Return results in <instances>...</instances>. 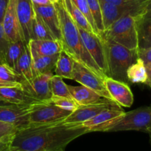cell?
<instances>
[{
	"label": "cell",
	"instance_id": "cell-1",
	"mask_svg": "<svg viewBox=\"0 0 151 151\" xmlns=\"http://www.w3.org/2000/svg\"><path fill=\"white\" fill-rule=\"evenodd\" d=\"M89 133L81 124L56 123L32 125L17 131L10 147L26 151H47L65 148L75 139Z\"/></svg>",
	"mask_w": 151,
	"mask_h": 151
},
{
	"label": "cell",
	"instance_id": "cell-2",
	"mask_svg": "<svg viewBox=\"0 0 151 151\" xmlns=\"http://www.w3.org/2000/svg\"><path fill=\"white\" fill-rule=\"evenodd\" d=\"M54 4L57 10L60 22L61 33L60 41L63 47V51L70 56L75 61L83 65L104 80L107 76L100 70L87 51L83 42L79 28L66 11L63 0H58Z\"/></svg>",
	"mask_w": 151,
	"mask_h": 151
},
{
	"label": "cell",
	"instance_id": "cell-3",
	"mask_svg": "<svg viewBox=\"0 0 151 151\" xmlns=\"http://www.w3.org/2000/svg\"><path fill=\"white\" fill-rule=\"evenodd\" d=\"M107 61V77L128 84L127 70L138 58L137 50H129L110 40L103 39Z\"/></svg>",
	"mask_w": 151,
	"mask_h": 151
},
{
	"label": "cell",
	"instance_id": "cell-4",
	"mask_svg": "<svg viewBox=\"0 0 151 151\" xmlns=\"http://www.w3.org/2000/svg\"><path fill=\"white\" fill-rule=\"evenodd\" d=\"M103 39L110 40L129 50H138V35L135 16L126 15L118 19L109 29L100 33Z\"/></svg>",
	"mask_w": 151,
	"mask_h": 151
},
{
	"label": "cell",
	"instance_id": "cell-5",
	"mask_svg": "<svg viewBox=\"0 0 151 151\" xmlns=\"http://www.w3.org/2000/svg\"><path fill=\"white\" fill-rule=\"evenodd\" d=\"M71 113L52 102L35 101L29 104V123L32 125L56 123L64 120Z\"/></svg>",
	"mask_w": 151,
	"mask_h": 151
},
{
	"label": "cell",
	"instance_id": "cell-6",
	"mask_svg": "<svg viewBox=\"0 0 151 151\" xmlns=\"http://www.w3.org/2000/svg\"><path fill=\"white\" fill-rule=\"evenodd\" d=\"M151 124V106H143L135 110L125 112L120 119L109 132L138 131L147 132Z\"/></svg>",
	"mask_w": 151,
	"mask_h": 151
},
{
	"label": "cell",
	"instance_id": "cell-7",
	"mask_svg": "<svg viewBox=\"0 0 151 151\" xmlns=\"http://www.w3.org/2000/svg\"><path fill=\"white\" fill-rule=\"evenodd\" d=\"M53 73L41 74L29 81H24L22 88L27 96L38 102H51L50 79Z\"/></svg>",
	"mask_w": 151,
	"mask_h": 151
},
{
	"label": "cell",
	"instance_id": "cell-8",
	"mask_svg": "<svg viewBox=\"0 0 151 151\" xmlns=\"http://www.w3.org/2000/svg\"><path fill=\"white\" fill-rule=\"evenodd\" d=\"M83 42L100 70L107 76V61L104 41L100 35L79 28Z\"/></svg>",
	"mask_w": 151,
	"mask_h": 151
},
{
	"label": "cell",
	"instance_id": "cell-9",
	"mask_svg": "<svg viewBox=\"0 0 151 151\" xmlns=\"http://www.w3.org/2000/svg\"><path fill=\"white\" fill-rule=\"evenodd\" d=\"M72 80L94 91L103 98L113 101L105 86L103 80L97 76L95 73L76 61H75L74 65Z\"/></svg>",
	"mask_w": 151,
	"mask_h": 151
},
{
	"label": "cell",
	"instance_id": "cell-10",
	"mask_svg": "<svg viewBox=\"0 0 151 151\" xmlns=\"http://www.w3.org/2000/svg\"><path fill=\"white\" fill-rule=\"evenodd\" d=\"M124 114L125 111L121 109L120 106H116L100 112L81 125L86 128L89 132H109V130L122 118Z\"/></svg>",
	"mask_w": 151,
	"mask_h": 151
},
{
	"label": "cell",
	"instance_id": "cell-11",
	"mask_svg": "<svg viewBox=\"0 0 151 151\" xmlns=\"http://www.w3.org/2000/svg\"><path fill=\"white\" fill-rule=\"evenodd\" d=\"M118 106L114 101L103 98L100 103L95 104L80 106L78 109L70 114L64 120L65 124H82L91 119L100 112Z\"/></svg>",
	"mask_w": 151,
	"mask_h": 151
},
{
	"label": "cell",
	"instance_id": "cell-12",
	"mask_svg": "<svg viewBox=\"0 0 151 151\" xmlns=\"http://www.w3.org/2000/svg\"><path fill=\"white\" fill-rule=\"evenodd\" d=\"M8 104V103H7ZM29 105H0V121L11 124L19 130L29 125Z\"/></svg>",
	"mask_w": 151,
	"mask_h": 151
},
{
	"label": "cell",
	"instance_id": "cell-13",
	"mask_svg": "<svg viewBox=\"0 0 151 151\" xmlns=\"http://www.w3.org/2000/svg\"><path fill=\"white\" fill-rule=\"evenodd\" d=\"M103 16V22L104 30L109 29L111 25L116 21L126 15L137 16L142 12L145 11L139 7L132 6H119L106 1L105 0H99Z\"/></svg>",
	"mask_w": 151,
	"mask_h": 151
},
{
	"label": "cell",
	"instance_id": "cell-14",
	"mask_svg": "<svg viewBox=\"0 0 151 151\" xmlns=\"http://www.w3.org/2000/svg\"><path fill=\"white\" fill-rule=\"evenodd\" d=\"M105 86L111 100L119 106L130 108L134 103V94L128 83L116 81L110 77L103 80Z\"/></svg>",
	"mask_w": 151,
	"mask_h": 151
},
{
	"label": "cell",
	"instance_id": "cell-15",
	"mask_svg": "<svg viewBox=\"0 0 151 151\" xmlns=\"http://www.w3.org/2000/svg\"><path fill=\"white\" fill-rule=\"evenodd\" d=\"M16 5L17 0H9L8 5L2 22L4 32L10 42L18 41H24L23 34L18 18Z\"/></svg>",
	"mask_w": 151,
	"mask_h": 151
},
{
	"label": "cell",
	"instance_id": "cell-16",
	"mask_svg": "<svg viewBox=\"0 0 151 151\" xmlns=\"http://www.w3.org/2000/svg\"><path fill=\"white\" fill-rule=\"evenodd\" d=\"M16 9L24 41L28 44L32 38V23L35 13L33 4L31 0H17Z\"/></svg>",
	"mask_w": 151,
	"mask_h": 151
},
{
	"label": "cell",
	"instance_id": "cell-17",
	"mask_svg": "<svg viewBox=\"0 0 151 151\" xmlns=\"http://www.w3.org/2000/svg\"><path fill=\"white\" fill-rule=\"evenodd\" d=\"M138 35V50L151 47V10L135 16Z\"/></svg>",
	"mask_w": 151,
	"mask_h": 151
},
{
	"label": "cell",
	"instance_id": "cell-18",
	"mask_svg": "<svg viewBox=\"0 0 151 151\" xmlns=\"http://www.w3.org/2000/svg\"><path fill=\"white\" fill-rule=\"evenodd\" d=\"M33 8L42 18L44 22L51 31L54 38L60 41L61 33H60V22L55 4L46 6H38L33 4Z\"/></svg>",
	"mask_w": 151,
	"mask_h": 151
},
{
	"label": "cell",
	"instance_id": "cell-19",
	"mask_svg": "<svg viewBox=\"0 0 151 151\" xmlns=\"http://www.w3.org/2000/svg\"><path fill=\"white\" fill-rule=\"evenodd\" d=\"M29 50H30L32 68H33L35 76L41 74L55 73L56 62L58 58L59 54L55 55L47 56L38 54L35 50L30 48Z\"/></svg>",
	"mask_w": 151,
	"mask_h": 151
},
{
	"label": "cell",
	"instance_id": "cell-20",
	"mask_svg": "<svg viewBox=\"0 0 151 151\" xmlns=\"http://www.w3.org/2000/svg\"><path fill=\"white\" fill-rule=\"evenodd\" d=\"M0 101L14 105H29L35 100L26 94L22 86L0 88Z\"/></svg>",
	"mask_w": 151,
	"mask_h": 151
},
{
	"label": "cell",
	"instance_id": "cell-21",
	"mask_svg": "<svg viewBox=\"0 0 151 151\" xmlns=\"http://www.w3.org/2000/svg\"><path fill=\"white\" fill-rule=\"evenodd\" d=\"M69 92L72 98L78 103L79 106H87V105L95 104L100 103L103 99L98 94L89 88L84 86H69Z\"/></svg>",
	"mask_w": 151,
	"mask_h": 151
},
{
	"label": "cell",
	"instance_id": "cell-22",
	"mask_svg": "<svg viewBox=\"0 0 151 151\" xmlns=\"http://www.w3.org/2000/svg\"><path fill=\"white\" fill-rule=\"evenodd\" d=\"M29 48L42 55L52 56L60 54L63 51L61 41L58 40H33L28 43Z\"/></svg>",
	"mask_w": 151,
	"mask_h": 151
},
{
	"label": "cell",
	"instance_id": "cell-23",
	"mask_svg": "<svg viewBox=\"0 0 151 151\" xmlns=\"http://www.w3.org/2000/svg\"><path fill=\"white\" fill-rule=\"evenodd\" d=\"M15 71L20 75L24 81H29L35 77L32 68L30 50L28 44L25 46L23 52L18 60Z\"/></svg>",
	"mask_w": 151,
	"mask_h": 151
},
{
	"label": "cell",
	"instance_id": "cell-24",
	"mask_svg": "<svg viewBox=\"0 0 151 151\" xmlns=\"http://www.w3.org/2000/svg\"><path fill=\"white\" fill-rule=\"evenodd\" d=\"M75 60L64 51L60 52L56 62L55 74L62 78L72 80Z\"/></svg>",
	"mask_w": 151,
	"mask_h": 151
},
{
	"label": "cell",
	"instance_id": "cell-25",
	"mask_svg": "<svg viewBox=\"0 0 151 151\" xmlns=\"http://www.w3.org/2000/svg\"><path fill=\"white\" fill-rule=\"evenodd\" d=\"M63 2L66 11L68 12L70 17L72 18L75 24L78 27V28H81L84 30L88 31V32H94V29H93L92 27L91 26L88 21L87 20L85 16L81 13V10L72 2V0H63Z\"/></svg>",
	"mask_w": 151,
	"mask_h": 151
},
{
	"label": "cell",
	"instance_id": "cell-26",
	"mask_svg": "<svg viewBox=\"0 0 151 151\" xmlns=\"http://www.w3.org/2000/svg\"><path fill=\"white\" fill-rule=\"evenodd\" d=\"M22 77L5 63H0V88L22 86Z\"/></svg>",
	"mask_w": 151,
	"mask_h": 151
},
{
	"label": "cell",
	"instance_id": "cell-27",
	"mask_svg": "<svg viewBox=\"0 0 151 151\" xmlns=\"http://www.w3.org/2000/svg\"><path fill=\"white\" fill-rule=\"evenodd\" d=\"M128 83H145L147 79L146 66L142 60L137 58L127 70Z\"/></svg>",
	"mask_w": 151,
	"mask_h": 151
},
{
	"label": "cell",
	"instance_id": "cell-28",
	"mask_svg": "<svg viewBox=\"0 0 151 151\" xmlns=\"http://www.w3.org/2000/svg\"><path fill=\"white\" fill-rule=\"evenodd\" d=\"M34 19L32 23V38L33 40L55 39L47 25L39 14L34 10ZM56 40V39H55Z\"/></svg>",
	"mask_w": 151,
	"mask_h": 151
},
{
	"label": "cell",
	"instance_id": "cell-29",
	"mask_svg": "<svg viewBox=\"0 0 151 151\" xmlns=\"http://www.w3.org/2000/svg\"><path fill=\"white\" fill-rule=\"evenodd\" d=\"M26 45L27 44L22 41L10 42L6 52L4 63L15 70L18 60L23 52Z\"/></svg>",
	"mask_w": 151,
	"mask_h": 151
},
{
	"label": "cell",
	"instance_id": "cell-30",
	"mask_svg": "<svg viewBox=\"0 0 151 151\" xmlns=\"http://www.w3.org/2000/svg\"><path fill=\"white\" fill-rule=\"evenodd\" d=\"M63 78L58 75H53L50 79V89L52 97H72L69 87L63 81Z\"/></svg>",
	"mask_w": 151,
	"mask_h": 151
},
{
	"label": "cell",
	"instance_id": "cell-31",
	"mask_svg": "<svg viewBox=\"0 0 151 151\" xmlns=\"http://www.w3.org/2000/svg\"><path fill=\"white\" fill-rule=\"evenodd\" d=\"M88 3L94 23L99 32L100 33L104 31V27H103V16H102L100 1L99 0H88Z\"/></svg>",
	"mask_w": 151,
	"mask_h": 151
},
{
	"label": "cell",
	"instance_id": "cell-32",
	"mask_svg": "<svg viewBox=\"0 0 151 151\" xmlns=\"http://www.w3.org/2000/svg\"><path fill=\"white\" fill-rule=\"evenodd\" d=\"M50 101L60 109L70 112H73L80 106L72 97H52Z\"/></svg>",
	"mask_w": 151,
	"mask_h": 151
},
{
	"label": "cell",
	"instance_id": "cell-33",
	"mask_svg": "<svg viewBox=\"0 0 151 151\" xmlns=\"http://www.w3.org/2000/svg\"><path fill=\"white\" fill-rule=\"evenodd\" d=\"M72 1L75 4V6L81 10V13L85 16V17L88 21L91 26L92 27L94 32L96 34H97V35H100V32H99L98 29H97V27H96L95 23L94 22V19H93L92 16H91L89 6H88V0H72Z\"/></svg>",
	"mask_w": 151,
	"mask_h": 151
},
{
	"label": "cell",
	"instance_id": "cell-34",
	"mask_svg": "<svg viewBox=\"0 0 151 151\" xmlns=\"http://www.w3.org/2000/svg\"><path fill=\"white\" fill-rule=\"evenodd\" d=\"M18 131L19 128L13 125L0 121V141L6 142L10 144L12 139Z\"/></svg>",
	"mask_w": 151,
	"mask_h": 151
},
{
	"label": "cell",
	"instance_id": "cell-35",
	"mask_svg": "<svg viewBox=\"0 0 151 151\" xmlns=\"http://www.w3.org/2000/svg\"><path fill=\"white\" fill-rule=\"evenodd\" d=\"M9 44H10V41L4 32L2 24L0 23V60L2 63H4V58Z\"/></svg>",
	"mask_w": 151,
	"mask_h": 151
},
{
	"label": "cell",
	"instance_id": "cell-36",
	"mask_svg": "<svg viewBox=\"0 0 151 151\" xmlns=\"http://www.w3.org/2000/svg\"><path fill=\"white\" fill-rule=\"evenodd\" d=\"M105 1L119 6L139 7L145 10L146 0H105Z\"/></svg>",
	"mask_w": 151,
	"mask_h": 151
},
{
	"label": "cell",
	"instance_id": "cell-37",
	"mask_svg": "<svg viewBox=\"0 0 151 151\" xmlns=\"http://www.w3.org/2000/svg\"><path fill=\"white\" fill-rule=\"evenodd\" d=\"M137 56L139 58L141 59L147 65L151 63V47L146 49H139L137 50Z\"/></svg>",
	"mask_w": 151,
	"mask_h": 151
},
{
	"label": "cell",
	"instance_id": "cell-38",
	"mask_svg": "<svg viewBox=\"0 0 151 151\" xmlns=\"http://www.w3.org/2000/svg\"><path fill=\"white\" fill-rule=\"evenodd\" d=\"M8 3L9 0H0V23L1 24L4 19Z\"/></svg>",
	"mask_w": 151,
	"mask_h": 151
},
{
	"label": "cell",
	"instance_id": "cell-39",
	"mask_svg": "<svg viewBox=\"0 0 151 151\" xmlns=\"http://www.w3.org/2000/svg\"><path fill=\"white\" fill-rule=\"evenodd\" d=\"M58 0H31L32 4L38 6H46L54 4Z\"/></svg>",
	"mask_w": 151,
	"mask_h": 151
},
{
	"label": "cell",
	"instance_id": "cell-40",
	"mask_svg": "<svg viewBox=\"0 0 151 151\" xmlns=\"http://www.w3.org/2000/svg\"><path fill=\"white\" fill-rule=\"evenodd\" d=\"M146 71H147V81L145 84L151 87V63L149 64L146 65Z\"/></svg>",
	"mask_w": 151,
	"mask_h": 151
},
{
	"label": "cell",
	"instance_id": "cell-41",
	"mask_svg": "<svg viewBox=\"0 0 151 151\" xmlns=\"http://www.w3.org/2000/svg\"><path fill=\"white\" fill-rule=\"evenodd\" d=\"M9 147H10V143L0 141V151H4Z\"/></svg>",
	"mask_w": 151,
	"mask_h": 151
},
{
	"label": "cell",
	"instance_id": "cell-42",
	"mask_svg": "<svg viewBox=\"0 0 151 151\" xmlns=\"http://www.w3.org/2000/svg\"><path fill=\"white\" fill-rule=\"evenodd\" d=\"M4 151H26V150H22V149H19V148H15V147H9L8 148H7Z\"/></svg>",
	"mask_w": 151,
	"mask_h": 151
},
{
	"label": "cell",
	"instance_id": "cell-43",
	"mask_svg": "<svg viewBox=\"0 0 151 151\" xmlns=\"http://www.w3.org/2000/svg\"><path fill=\"white\" fill-rule=\"evenodd\" d=\"M151 10V0H146L145 10Z\"/></svg>",
	"mask_w": 151,
	"mask_h": 151
},
{
	"label": "cell",
	"instance_id": "cell-44",
	"mask_svg": "<svg viewBox=\"0 0 151 151\" xmlns=\"http://www.w3.org/2000/svg\"><path fill=\"white\" fill-rule=\"evenodd\" d=\"M147 134H149V136H150V144H151V124L150 125V126H149L148 129H147Z\"/></svg>",
	"mask_w": 151,
	"mask_h": 151
},
{
	"label": "cell",
	"instance_id": "cell-45",
	"mask_svg": "<svg viewBox=\"0 0 151 151\" xmlns=\"http://www.w3.org/2000/svg\"><path fill=\"white\" fill-rule=\"evenodd\" d=\"M47 151H65V148H60V149H56V150H47Z\"/></svg>",
	"mask_w": 151,
	"mask_h": 151
},
{
	"label": "cell",
	"instance_id": "cell-46",
	"mask_svg": "<svg viewBox=\"0 0 151 151\" xmlns=\"http://www.w3.org/2000/svg\"><path fill=\"white\" fill-rule=\"evenodd\" d=\"M0 63H1V60H0Z\"/></svg>",
	"mask_w": 151,
	"mask_h": 151
}]
</instances>
